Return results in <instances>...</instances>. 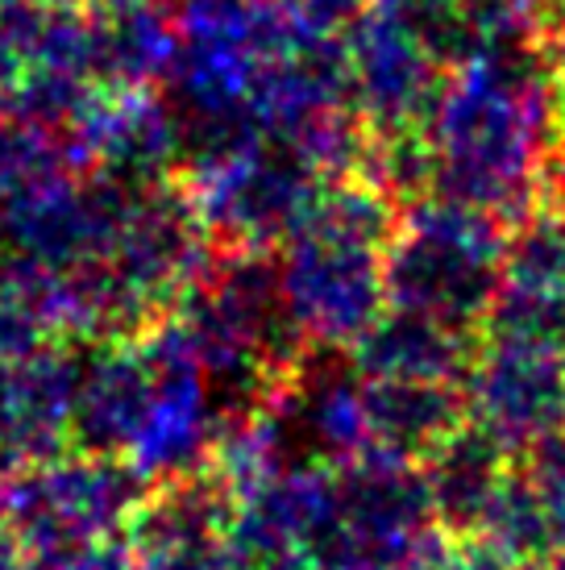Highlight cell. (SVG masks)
Wrapping results in <instances>:
<instances>
[{
    "label": "cell",
    "instance_id": "3",
    "mask_svg": "<svg viewBox=\"0 0 565 570\" xmlns=\"http://www.w3.org/2000/svg\"><path fill=\"white\" fill-rule=\"evenodd\" d=\"M71 134L88 171H105L133 188L167 179L171 163L184 155V126L155 88H100Z\"/></svg>",
    "mask_w": 565,
    "mask_h": 570
},
{
    "label": "cell",
    "instance_id": "4",
    "mask_svg": "<svg viewBox=\"0 0 565 570\" xmlns=\"http://www.w3.org/2000/svg\"><path fill=\"white\" fill-rule=\"evenodd\" d=\"M121 538L138 570H234L225 491L212 479L184 475L150 488Z\"/></svg>",
    "mask_w": 565,
    "mask_h": 570
},
{
    "label": "cell",
    "instance_id": "5",
    "mask_svg": "<svg viewBox=\"0 0 565 570\" xmlns=\"http://www.w3.org/2000/svg\"><path fill=\"white\" fill-rule=\"evenodd\" d=\"M150 404V366L138 342L83 346L76 409H71V450L126 454L138 438Z\"/></svg>",
    "mask_w": 565,
    "mask_h": 570
},
{
    "label": "cell",
    "instance_id": "7",
    "mask_svg": "<svg viewBox=\"0 0 565 570\" xmlns=\"http://www.w3.org/2000/svg\"><path fill=\"white\" fill-rule=\"evenodd\" d=\"M79 171H88V163L71 129H50L0 112V205Z\"/></svg>",
    "mask_w": 565,
    "mask_h": 570
},
{
    "label": "cell",
    "instance_id": "1",
    "mask_svg": "<svg viewBox=\"0 0 565 570\" xmlns=\"http://www.w3.org/2000/svg\"><path fill=\"white\" fill-rule=\"evenodd\" d=\"M146 491L150 479L126 454L63 450L9 475L4 529L21 541V550L117 541Z\"/></svg>",
    "mask_w": 565,
    "mask_h": 570
},
{
    "label": "cell",
    "instance_id": "8",
    "mask_svg": "<svg viewBox=\"0 0 565 570\" xmlns=\"http://www.w3.org/2000/svg\"><path fill=\"white\" fill-rule=\"evenodd\" d=\"M21 558H26V550H21V541L0 524V570H21Z\"/></svg>",
    "mask_w": 565,
    "mask_h": 570
},
{
    "label": "cell",
    "instance_id": "10",
    "mask_svg": "<svg viewBox=\"0 0 565 570\" xmlns=\"http://www.w3.org/2000/svg\"><path fill=\"white\" fill-rule=\"evenodd\" d=\"M17 4H38V0H0V13H4V9H17Z\"/></svg>",
    "mask_w": 565,
    "mask_h": 570
},
{
    "label": "cell",
    "instance_id": "6",
    "mask_svg": "<svg viewBox=\"0 0 565 570\" xmlns=\"http://www.w3.org/2000/svg\"><path fill=\"white\" fill-rule=\"evenodd\" d=\"M92 80L100 88H155L175 63V21L158 0H88Z\"/></svg>",
    "mask_w": 565,
    "mask_h": 570
},
{
    "label": "cell",
    "instance_id": "2",
    "mask_svg": "<svg viewBox=\"0 0 565 570\" xmlns=\"http://www.w3.org/2000/svg\"><path fill=\"white\" fill-rule=\"evenodd\" d=\"M105 263L158 317H167V304H179V296L205 275V217L191 191L171 188L167 179L133 191Z\"/></svg>",
    "mask_w": 565,
    "mask_h": 570
},
{
    "label": "cell",
    "instance_id": "9",
    "mask_svg": "<svg viewBox=\"0 0 565 570\" xmlns=\"http://www.w3.org/2000/svg\"><path fill=\"white\" fill-rule=\"evenodd\" d=\"M4 508H9V466H0V524H4Z\"/></svg>",
    "mask_w": 565,
    "mask_h": 570
}]
</instances>
